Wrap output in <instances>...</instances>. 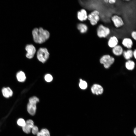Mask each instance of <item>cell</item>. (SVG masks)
I'll use <instances>...</instances> for the list:
<instances>
[{
    "label": "cell",
    "instance_id": "e0dca14e",
    "mask_svg": "<svg viewBox=\"0 0 136 136\" xmlns=\"http://www.w3.org/2000/svg\"><path fill=\"white\" fill-rule=\"evenodd\" d=\"M77 28L80 32L82 33H86L88 30V27L85 24L80 23L77 25Z\"/></svg>",
    "mask_w": 136,
    "mask_h": 136
},
{
    "label": "cell",
    "instance_id": "ba28073f",
    "mask_svg": "<svg viewBox=\"0 0 136 136\" xmlns=\"http://www.w3.org/2000/svg\"><path fill=\"white\" fill-rule=\"evenodd\" d=\"M88 15L86 10L84 9H82L78 12L77 17L79 20L83 21L87 19Z\"/></svg>",
    "mask_w": 136,
    "mask_h": 136
},
{
    "label": "cell",
    "instance_id": "f546056e",
    "mask_svg": "<svg viewBox=\"0 0 136 136\" xmlns=\"http://www.w3.org/2000/svg\"><path fill=\"white\" fill-rule=\"evenodd\" d=\"M134 134L136 135V128H135L134 129Z\"/></svg>",
    "mask_w": 136,
    "mask_h": 136
},
{
    "label": "cell",
    "instance_id": "8992f818",
    "mask_svg": "<svg viewBox=\"0 0 136 136\" xmlns=\"http://www.w3.org/2000/svg\"><path fill=\"white\" fill-rule=\"evenodd\" d=\"M111 19L115 27L117 28L120 27L124 25L122 18L119 15L115 14L112 16Z\"/></svg>",
    "mask_w": 136,
    "mask_h": 136
},
{
    "label": "cell",
    "instance_id": "4316f807",
    "mask_svg": "<svg viewBox=\"0 0 136 136\" xmlns=\"http://www.w3.org/2000/svg\"><path fill=\"white\" fill-rule=\"evenodd\" d=\"M133 55L134 58L136 59V50L135 49L133 52Z\"/></svg>",
    "mask_w": 136,
    "mask_h": 136
},
{
    "label": "cell",
    "instance_id": "7402d4cb",
    "mask_svg": "<svg viewBox=\"0 0 136 136\" xmlns=\"http://www.w3.org/2000/svg\"><path fill=\"white\" fill-rule=\"evenodd\" d=\"M40 132L46 136H50V134L49 131L46 128L42 129Z\"/></svg>",
    "mask_w": 136,
    "mask_h": 136
},
{
    "label": "cell",
    "instance_id": "3957f363",
    "mask_svg": "<svg viewBox=\"0 0 136 136\" xmlns=\"http://www.w3.org/2000/svg\"><path fill=\"white\" fill-rule=\"evenodd\" d=\"M114 58L108 54L103 55L99 60L100 63L103 65L106 69L109 68L114 62Z\"/></svg>",
    "mask_w": 136,
    "mask_h": 136
},
{
    "label": "cell",
    "instance_id": "cb8c5ba5",
    "mask_svg": "<svg viewBox=\"0 0 136 136\" xmlns=\"http://www.w3.org/2000/svg\"><path fill=\"white\" fill-rule=\"evenodd\" d=\"M31 130L33 134L35 135L37 134L39 132L38 128V127L34 125L32 128Z\"/></svg>",
    "mask_w": 136,
    "mask_h": 136
},
{
    "label": "cell",
    "instance_id": "4fadbf2b",
    "mask_svg": "<svg viewBox=\"0 0 136 136\" xmlns=\"http://www.w3.org/2000/svg\"><path fill=\"white\" fill-rule=\"evenodd\" d=\"M122 44L125 47L130 49L132 47L133 43L131 39L129 38H125L123 39Z\"/></svg>",
    "mask_w": 136,
    "mask_h": 136
},
{
    "label": "cell",
    "instance_id": "8fae6325",
    "mask_svg": "<svg viewBox=\"0 0 136 136\" xmlns=\"http://www.w3.org/2000/svg\"><path fill=\"white\" fill-rule=\"evenodd\" d=\"M91 91L92 93L97 95L102 94L103 92V89L100 85L95 84L93 85L91 88Z\"/></svg>",
    "mask_w": 136,
    "mask_h": 136
},
{
    "label": "cell",
    "instance_id": "d6986e66",
    "mask_svg": "<svg viewBox=\"0 0 136 136\" xmlns=\"http://www.w3.org/2000/svg\"><path fill=\"white\" fill-rule=\"evenodd\" d=\"M18 80L20 82H23L25 80L26 77L24 73L22 71L18 72L16 75Z\"/></svg>",
    "mask_w": 136,
    "mask_h": 136
},
{
    "label": "cell",
    "instance_id": "7a4b0ae2",
    "mask_svg": "<svg viewBox=\"0 0 136 136\" xmlns=\"http://www.w3.org/2000/svg\"><path fill=\"white\" fill-rule=\"evenodd\" d=\"M39 101V99L35 96L31 97L29 99L27 109L28 112L30 115L33 116L35 114L36 110V104Z\"/></svg>",
    "mask_w": 136,
    "mask_h": 136
},
{
    "label": "cell",
    "instance_id": "2e32d148",
    "mask_svg": "<svg viewBox=\"0 0 136 136\" xmlns=\"http://www.w3.org/2000/svg\"><path fill=\"white\" fill-rule=\"evenodd\" d=\"M133 51L131 49H128L123 51V55L124 58L127 60H130L133 57Z\"/></svg>",
    "mask_w": 136,
    "mask_h": 136
},
{
    "label": "cell",
    "instance_id": "277c9868",
    "mask_svg": "<svg viewBox=\"0 0 136 136\" xmlns=\"http://www.w3.org/2000/svg\"><path fill=\"white\" fill-rule=\"evenodd\" d=\"M110 29L102 24L98 26L97 30V35L100 38H106L110 34Z\"/></svg>",
    "mask_w": 136,
    "mask_h": 136
},
{
    "label": "cell",
    "instance_id": "603a6c76",
    "mask_svg": "<svg viewBox=\"0 0 136 136\" xmlns=\"http://www.w3.org/2000/svg\"><path fill=\"white\" fill-rule=\"evenodd\" d=\"M45 79L46 81L50 82L52 80L53 77L51 75L47 74L45 76Z\"/></svg>",
    "mask_w": 136,
    "mask_h": 136
},
{
    "label": "cell",
    "instance_id": "30bf717a",
    "mask_svg": "<svg viewBox=\"0 0 136 136\" xmlns=\"http://www.w3.org/2000/svg\"><path fill=\"white\" fill-rule=\"evenodd\" d=\"M100 19V17L99 15H93L90 13L88 15V19L90 22L91 25L94 26L96 25Z\"/></svg>",
    "mask_w": 136,
    "mask_h": 136
},
{
    "label": "cell",
    "instance_id": "6da1fadb",
    "mask_svg": "<svg viewBox=\"0 0 136 136\" xmlns=\"http://www.w3.org/2000/svg\"><path fill=\"white\" fill-rule=\"evenodd\" d=\"M32 35L34 42L39 44L45 42L50 36L49 32L42 27L34 28L32 31Z\"/></svg>",
    "mask_w": 136,
    "mask_h": 136
},
{
    "label": "cell",
    "instance_id": "7c38bea8",
    "mask_svg": "<svg viewBox=\"0 0 136 136\" xmlns=\"http://www.w3.org/2000/svg\"><path fill=\"white\" fill-rule=\"evenodd\" d=\"M119 41L118 39L115 36L111 37L108 41V44L109 47L112 48L118 45Z\"/></svg>",
    "mask_w": 136,
    "mask_h": 136
},
{
    "label": "cell",
    "instance_id": "9c48e42d",
    "mask_svg": "<svg viewBox=\"0 0 136 136\" xmlns=\"http://www.w3.org/2000/svg\"><path fill=\"white\" fill-rule=\"evenodd\" d=\"M34 125V122L32 120L29 119L25 121L24 126L22 127L23 131L26 133H30Z\"/></svg>",
    "mask_w": 136,
    "mask_h": 136
},
{
    "label": "cell",
    "instance_id": "52a82bcc",
    "mask_svg": "<svg viewBox=\"0 0 136 136\" xmlns=\"http://www.w3.org/2000/svg\"><path fill=\"white\" fill-rule=\"evenodd\" d=\"M25 49L27 52L26 57L29 59L33 58L36 52L35 47L31 44L28 45L26 46Z\"/></svg>",
    "mask_w": 136,
    "mask_h": 136
},
{
    "label": "cell",
    "instance_id": "f1b7e54d",
    "mask_svg": "<svg viewBox=\"0 0 136 136\" xmlns=\"http://www.w3.org/2000/svg\"><path fill=\"white\" fill-rule=\"evenodd\" d=\"M103 1L106 3H108V0H103Z\"/></svg>",
    "mask_w": 136,
    "mask_h": 136
},
{
    "label": "cell",
    "instance_id": "83f0119b",
    "mask_svg": "<svg viewBox=\"0 0 136 136\" xmlns=\"http://www.w3.org/2000/svg\"><path fill=\"white\" fill-rule=\"evenodd\" d=\"M37 136H46L40 132H39L37 134Z\"/></svg>",
    "mask_w": 136,
    "mask_h": 136
},
{
    "label": "cell",
    "instance_id": "9a60e30c",
    "mask_svg": "<svg viewBox=\"0 0 136 136\" xmlns=\"http://www.w3.org/2000/svg\"><path fill=\"white\" fill-rule=\"evenodd\" d=\"M2 92L4 96L7 98L11 96L13 94L12 90L9 87L3 88Z\"/></svg>",
    "mask_w": 136,
    "mask_h": 136
},
{
    "label": "cell",
    "instance_id": "d4e9b609",
    "mask_svg": "<svg viewBox=\"0 0 136 136\" xmlns=\"http://www.w3.org/2000/svg\"><path fill=\"white\" fill-rule=\"evenodd\" d=\"M132 38L135 40H136V32L135 31H132L131 33Z\"/></svg>",
    "mask_w": 136,
    "mask_h": 136
},
{
    "label": "cell",
    "instance_id": "5bb4252c",
    "mask_svg": "<svg viewBox=\"0 0 136 136\" xmlns=\"http://www.w3.org/2000/svg\"><path fill=\"white\" fill-rule=\"evenodd\" d=\"M123 49L121 46L118 45L112 48V52L114 55L117 56H121L122 54Z\"/></svg>",
    "mask_w": 136,
    "mask_h": 136
},
{
    "label": "cell",
    "instance_id": "4dcf8cb0",
    "mask_svg": "<svg viewBox=\"0 0 136 136\" xmlns=\"http://www.w3.org/2000/svg\"><path fill=\"white\" fill-rule=\"evenodd\" d=\"M122 0L123 1H127V2H128V1H129L131 0Z\"/></svg>",
    "mask_w": 136,
    "mask_h": 136
},
{
    "label": "cell",
    "instance_id": "44dd1931",
    "mask_svg": "<svg viewBox=\"0 0 136 136\" xmlns=\"http://www.w3.org/2000/svg\"><path fill=\"white\" fill-rule=\"evenodd\" d=\"M17 123L18 125L23 127L25 124V121L23 119L21 118L18 119Z\"/></svg>",
    "mask_w": 136,
    "mask_h": 136
},
{
    "label": "cell",
    "instance_id": "484cf974",
    "mask_svg": "<svg viewBox=\"0 0 136 136\" xmlns=\"http://www.w3.org/2000/svg\"><path fill=\"white\" fill-rule=\"evenodd\" d=\"M117 0H108V3L111 5L114 4H115Z\"/></svg>",
    "mask_w": 136,
    "mask_h": 136
},
{
    "label": "cell",
    "instance_id": "5b68a950",
    "mask_svg": "<svg viewBox=\"0 0 136 136\" xmlns=\"http://www.w3.org/2000/svg\"><path fill=\"white\" fill-rule=\"evenodd\" d=\"M49 53L45 48H40L38 50L37 54L38 60L43 63L45 62L49 56Z\"/></svg>",
    "mask_w": 136,
    "mask_h": 136
},
{
    "label": "cell",
    "instance_id": "ffe728a7",
    "mask_svg": "<svg viewBox=\"0 0 136 136\" xmlns=\"http://www.w3.org/2000/svg\"><path fill=\"white\" fill-rule=\"evenodd\" d=\"M80 81L79 86L80 88L82 89H86L87 86V82L83 80L82 79H80Z\"/></svg>",
    "mask_w": 136,
    "mask_h": 136
},
{
    "label": "cell",
    "instance_id": "ac0fdd59",
    "mask_svg": "<svg viewBox=\"0 0 136 136\" xmlns=\"http://www.w3.org/2000/svg\"><path fill=\"white\" fill-rule=\"evenodd\" d=\"M135 63L134 62L130 60H128L125 63L126 68L129 70H133L135 67Z\"/></svg>",
    "mask_w": 136,
    "mask_h": 136
}]
</instances>
